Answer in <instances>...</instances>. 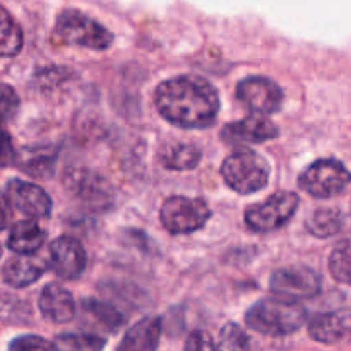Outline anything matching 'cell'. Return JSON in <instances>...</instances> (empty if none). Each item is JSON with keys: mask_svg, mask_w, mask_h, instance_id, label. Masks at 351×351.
<instances>
[{"mask_svg": "<svg viewBox=\"0 0 351 351\" xmlns=\"http://www.w3.org/2000/svg\"><path fill=\"white\" fill-rule=\"evenodd\" d=\"M10 218H12V208H10V202L9 199H7V195H3L2 192H0V232L9 226Z\"/></svg>", "mask_w": 351, "mask_h": 351, "instance_id": "4dcf8cb0", "label": "cell"}, {"mask_svg": "<svg viewBox=\"0 0 351 351\" xmlns=\"http://www.w3.org/2000/svg\"><path fill=\"white\" fill-rule=\"evenodd\" d=\"M329 269L338 283L350 285V242L343 240L331 254Z\"/></svg>", "mask_w": 351, "mask_h": 351, "instance_id": "cb8c5ba5", "label": "cell"}, {"mask_svg": "<svg viewBox=\"0 0 351 351\" xmlns=\"http://www.w3.org/2000/svg\"><path fill=\"white\" fill-rule=\"evenodd\" d=\"M160 161L165 168L175 171L192 170L201 163V149L194 143L173 141L160 149Z\"/></svg>", "mask_w": 351, "mask_h": 351, "instance_id": "ac0fdd59", "label": "cell"}, {"mask_svg": "<svg viewBox=\"0 0 351 351\" xmlns=\"http://www.w3.org/2000/svg\"><path fill=\"white\" fill-rule=\"evenodd\" d=\"M23 29L17 21L0 7V57H14L23 48Z\"/></svg>", "mask_w": 351, "mask_h": 351, "instance_id": "7402d4cb", "label": "cell"}, {"mask_svg": "<svg viewBox=\"0 0 351 351\" xmlns=\"http://www.w3.org/2000/svg\"><path fill=\"white\" fill-rule=\"evenodd\" d=\"M185 350H218V345L204 331H194L185 341Z\"/></svg>", "mask_w": 351, "mask_h": 351, "instance_id": "f546056e", "label": "cell"}, {"mask_svg": "<svg viewBox=\"0 0 351 351\" xmlns=\"http://www.w3.org/2000/svg\"><path fill=\"white\" fill-rule=\"evenodd\" d=\"M298 204H300V199L295 192H276L267 201H264L263 204L250 206L245 213V223L252 232H276L293 218Z\"/></svg>", "mask_w": 351, "mask_h": 351, "instance_id": "5b68a950", "label": "cell"}, {"mask_svg": "<svg viewBox=\"0 0 351 351\" xmlns=\"http://www.w3.org/2000/svg\"><path fill=\"white\" fill-rule=\"evenodd\" d=\"M0 257H2V245H0Z\"/></svg>", "mask_w": 351, "mask_h": 351, "instance_id": "1f68e13d", "label": "cell"}, {"mask_svg": "<svg viewBox=\"0 0 351 351\" xmlns=\"http://www.w3.org/2000/svg\"><path fill=\"white\" fill-rule=\"evenodd\" d=\"M221 350H247L250 348V341L247 332L235 322H228L223 326L219 332V343H216Z\"/></svg>", "mask_w": 351, "mask_h": 351, "instance_id": "484cf974", "label": "cell"}, {"mask_svg": "<svg viewBox=\"0 0 351 351\" xmlns=\"http://www.w3.org/2000/svg\"><path fill=\"white\" fill-rule=\"evenodd\" d=\"M45 273V264L40 259L31 256L12 257L2 267V278L9 287L24 288L36 283Z\"/></svg>", "mask_w": 351, "mask_h": 351, "instance_id": "e0dca14e", "label": "cell"}, {"mask_svg": "<svg viewBox=\"0 0 351 351\" xmlns=\"http://www.w3.org/2000/svg\"><path fill=\"white\" fill-rule=\"evenodd\" d=\"M7 199L17 211L36 219L48 218L53 208L50 195L43 189L19 178H14L7 184Z\"/></svg>", "mask_w": 351, "mask_h": 351, "instance_id": "8fae6325", "label": "cell"}, {"mask_svg": "<svg viewBox=\"0 0 351 351\" xmlns=\"http://www.w3.org/2000/svg\"><path fill=\"white\" fill-rule=\"evenodd\" d=\"M64 184L81 204L95 211H105L115 199L112 184L103 175L88 168H69Z\"/></svg>", "mask_w": 351, "mask_h": 351, "instance_id": "8992f818", "label": "cell"}, {"mask_svg": "<svg viewBox=\"0 0 351 351\" xmlns=\"http://www.w3.org/2000/svg\"><path fill=\"white\" fill-rule=\"evenodd\" d=\"M10 350H57L55 343L47 341V339L40 338V336H21V338L14 339L9 345Z\"/></svg>", "mask_w": 351, "mask_h": 351, "instance_id": "83f0119b", "label": "cell"}, {"mask_svg": "<svg viewBox=\"0 0 351 351\" xmlns=\"http://www.w3.org/2000/svg\"><path fill=\"white\" fill-rule=\"evenodd\" d=\"M237 98L254 113L271 115L283 103V91L267 77H247L237 86Z\"/></svg>", "mask_w": 351, "mask_h": 351, "instance_id": "9c48e42d", "label": "cell"}, {"mask_svg": "<svg viewBox=\"0 0 351 351\" xmlns=\"http://www.w3.org/2000/svg\"><path fill=\"white\" fill-rule=\"evenodd\" d=\"M271 290L288 298H312L321 291V278L307 266L281 267L271 276Z\"/></svg>", "mask_w": 351, "mask_h": 351, "instance_id": "30bf717a", "label": "cell"}, {"mask_svg": "<svg viewBox=\"0 0 351 351\" xmlns=\"http://www.w3.org/2000/svg\"><path fill=\"white\" fill-rule=\"evenodd\" d=\"M278 136L280 129L276 123L259 113L228 123L221 130V139L228 144H259L276 139Z\"/></svg>", "mask_w": 351, "mask_h": 351, "instance_id": "4fadbf2b", "label": "cell"}, {"mask_svg": "<svg viewBox=\"0 0 351 351\" xmlns=\"http://www.w3.org/2000/svg\"><path fill=\"white\" fill-rule=\"evenodd\" d=\"M84 247L72 237H58L50 245V266L62 280H77L86 269Z\"/></svg>", "mask_w": 351, "mask_h": 351, "instance_id": "7c38bea8", "label": "cell"}, {"mask_svg": "<svg viewBox=\"0 0 351 351\" xmlns=\"http://www.w3.org/2000/svg\"><path fill=\"white\" fill-rule=\"evenodd\" d=\"M154 103L167 122L180 129H206L219 112V96L211 82L197 75H180L161 82Z\"/></svg>", "mask_w": 351, "mask_h": 351, "instance_id": "6da1fadb", "label": "cell"}, {"mask_svg": "<svg viewBox=\"0 0 351 351\" xmlns=\"http://www.w3.org/2000/svg\"><path fill=\"white\" fill-rule=\"evenodd\" d=\"M350 184V173L338 160H319L300 175V187L317 199L343 194Z\"/></svg>", "mask_w": 351, "mask_h": 351, "instance_id": "ba28073f", "label": "cell"}, {"mask_svg": "<svg viewBox=\"0 0 351 351\" xmlns=\"http://www.w3.org/2000/svg\"><path fill=\"white\" fill-rule=\"evenodd\" d=\"M40 311L47 321L55 324H65L75 315V302L72 293L62 285L50 283L40 295Z\"/></svg>", "mask_w": 351, "mask_h": 351, "instance_id": "2e32d148", "label": "cell"}, {"mask_svg": "<svg viewBox=\"0 0 351 351\" xmlns=\"http://www.w3.org/2000/svg\"><path fill=\"white\" fill-rule=\"evenodd\" d=\"M45 243V232L40 228L36 221L33 219H24L17 221L10 228L9 239H7V247L16 254H24L31 256L36 254Z\"/></svg>", "mask_w": 351, "mask_h": 351, "instance_id": "d6986e66", "label": "cell"}, {"mask_svg": "<svg viewBox=\"0 0 351 351\" xmlns=\"http://www.w3.org/2000/svg\"><path fill=\"white\" fill-rule=\"evenodd\" d=\"M343 213L336 208H319L311 218L307 219V230L314 237L319 239H328L336 235L343 228Z\"/></svg>", "mask_w": 351, "mask_h": 351, "instance_id": "44dd1931", "label": "cell"}, {"mask_svg": "<svg viewBox=\"0 0 351 351\" xmlns=\"http://www.w3.org/2000/svg\"><path fill=\"white\" fill-rule=\"evenodd\" d=\"M161 223L173 235H185L201 230L211 218V209L202 199L170 197L160 213Z\"/></svg>", "mask_w": 351, "mask_h": 351, "instance_id": "52a82bcc", "label": "cell"}, {"mask_svg": "<svg viewBox=\"0 0 351 351\" xmlns=\"http://www.w3.org/2000/svg\"><path fill=\"white\" fill-rule=\"evenodd\" d=\"M14 158H16V149H14L12 139L9 132L0 125V168L12 165Z\"/></svg>", "mask_w": 351, "mask_h": 351, "instance_id": "f1b7e54d", "label": "cell"}, {"mask_svg": "<svg viewBox=\"0 0 351 351\" xmlns=\"http://www.w3.org/2000/svg\"><path fill=\"white\" fill-rule=\"evenodd\" d=\"M55 36L69 47H82L89 50H106L112 47L113 34L105 26L75 9H65L57 17Z\"/></svg>", "mask_w": 351, "mask_h": 351, "instance_id": "277c9868", "label": "cell"}, {"mask_svg": "<svg viewBox=\"0 0 351 351\" xmlns=\"http://www.w3.org/2000/svg\"><path fill=\"white\" fill-rule=\"evenodd\" d=\"M58 151L51 144L26 146L16 153L14 163L23 173L36 178H48L53 175L57 167Z\"/></svg>", "mask_w": 351, "mask_h": 351, "instance_id": "5bb4252c", "label": "cell"}, {"mask_svg": "<svg viewBox=\"0 0 351 351\" xmlns=\"http://www.w3.org/2000/svg\"><path fill=\"white\" fill-rule=\"evenodd\" d=\"M82 305H84V311L88 312L101 328H105L106 331H117V329L122 328L127 321L125 315H123L119 308L113 307L112 304H108V302L88 298V300L82 302Z\"/></svg>", "mask_w": 351, "mask_h": 351, "instance_id": "603a6c76", "label": "cell"}, {"mask_svg": "<svg viewBox=\"0 0 351 351\" xmlns=\"http://www.w3.org/2000/svg\"><path fill=\"white\" fill-rule=\"evenodd\" d=\"M249 328L266 336H287L298 331L307 321V311L295 298L267 297L247 312Z\"/></svg>", "mask_w": 351, "mask_h": 351, "instance_id": "7a4b0ae2", "label": "cell"}, {"mask_svg": "<svg viewBox=\"0 0 351 351\" xmlns=\"http://www.w3.org/2000/svg\"><path fill=\"white\" fill-rule=\"evenodd\" d=\"M161 336V321L158 317H146L137 322L134 328L127 331L123 336L119 350H134V351H149L156 350L160 345Z\"/></svg>", "mask_w": 351, "mask_h": 351, "instance_id": "ffe728a7", "label": "cell"}, {"mask_svg": "<svg viewBox=\"0 0 351 351\" xmlns=\"http://www.w3.org/2000/svg\"><path fill=\"white\" fill-rule=\"evenodd\" d=\"M106 341L95 335H60L55 341L57 350H101Z\"/></svg>", "mask_w": 351, "mask_h": 351, "instance_id": "d4e9b609", "label": "cell"}, {"mask_svg": "<svg viewBox=\"0 0 351 351\" xmlns=\"http://www.w3.org/2000/svg\"><path fill=\"white\" fill-rule=\"evenodd\" d=\"M19 110V96L12 86L0 82V122H10Z\"/></svg>", "mask_w": 351, "mask_h": 351, "instance_id": "4316f807", "label": "cell"}, {"mask_svg": "<svg viewBox=\"0 0 351 351\" xmlns=\"http://www.w3.org/2000/svg\"><path fill=\"white\" fill-rule=\"evenodd\" d=\"M350 312L335 311L326 312V314H317L308 322V335L314 341L322 343V345H335V343L343 341L350 332Z\"/></svg>", "mask_w": 351, "mask_h": 351, "instance_id": "9a60e30c", "label": "cell"}, {"mask_svg": "<svg viewBox=\"0 0 351 351\" xmlns=\"http://www.w3.org/2000/svg\"><path fill=\"white\" fill-rule=\"evenodd\" d=\"M221 175L232 191L249 195L266 187L269 182V165L259 153L242 147L226 156Z\"/></svg>", "mask_w": 351, "mask_h": 351, "instance_id": "3957f363", "label": "cell"}]
</instances>
